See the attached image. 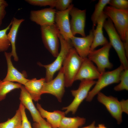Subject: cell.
Wrapping results in <instances>:
<instances>
[{
    "instance_id": "cell-1",
    "label": "cell",
    "mask_w": 128,
    "mask_h": 128,
    "mask_svg": "<svg viewBox=\"0 0 128 128\" xmlns=\"http://www.w3.org/2000/svg\"><path fill=\"white\" fill-rule=\"evenodd\" d=\"M83 58L78 54L73 47L66 58L62 67L64 71L65 87H71L75 81Z\"/></svg>"
},
{
    "instance_id": "cell-2",
    "label": "cell",
    "mask_w": 128,
    "mask_h": 128,
    "mask_svg": "<svg viewBox=\"0 0 128 128\" xmlns=\"http://www.w3.org/2000/svg\"><path fill=\"white\" fill-rule=\"evenodd\" d=\"M104 12L114 24L124 42L128 35V9H119L110 5L105 7Z\"/></svg>"
},
{
    "instance_id": "cell-3",
    "label": "cell",
    "mask_w": 128,
    "mask_h": 128,
    "mask_svg": "<svg viewBox=\"0 0 128 128\" xmlns=\"http://www.w3.org/2000/svg\"><path fill=\"white\" fill-rule=\"evenodd\" d=\"M60 44V49L55 60L51 64H43L40 62L38 64L44 67L46 69V75L45 78V82H49L53 79L54 74L62 67L63 63L71 49L73 47L70 41L65 40L60 34L59 37Z\"/></svg>"
},
{
    "instance_id": "cell-4",
    "label": "cell",
    "mask_w": 128,
    "mask_h": 128,
    "mask_svg": "<svg viewBox=\"0 0 128 128\" xmlns=\"http://www.w3.org/2000/svg\"><path fill=\"white\" fill-rule=\"evenodd\" d=\"M108 36L110 42L116 52L119 60L124 69H128V62L123 42L115 28L112 22L108 17L103 25Z\"/></svg>"
},
{
    "instance_id": "cell-5",
    "label": "cell",
    "mask_w": 128,
    "mask_h": 128,
    "mask_svg": "<svg viewBox=\"0 0 128 128\" xmlns=\"http://www.w3.org/2000/svg\"><path fill=\"white\" fill-rule=\"evenodd\" d=\"M124 69L123 67L121 64L114 70L105 71L101 74L94 87L89 92L86 101H91L94 97L104 88L110 84L119 83L121 74Z\"/></svg>"
},
{
    "instance_id": "cell-6",
    "label": "cell",
    "mask_w": 128,
    "mask_h": 128,
    "mask_svg": "<svg viewBox=\"0 0 128 128\" xmlns=\"http://www.w3.org/2000/svg\"><path fill=\"white\" fill-rule=\"evenodd\" d=\"M42 40L48 51L56 57L59 52L60 34L55 23L40 26Z\"/></svg>"
},
{
    "instance_id": "cell-7",
    "label": "cell",
    "mask_w": 128,
    "mask_h": 128,
    "mask_svg": "<svg viewBox=\"0 0 128 128\" xmlns=\"http://www.w3.org/2000/svg\"><path fill=\"white\" fill-rule=\"evenodd\" d=\"M96 82L94 80H83L81 81L77 89L71 91V94L74 98L69 105L62 108L63 110H65V114L70 112L73 114L75 113L80 105L86 98L90 89Z\"/></svg>"
},
{
    "instance_id": "cell-8",
    "label": "cell",
    "mask_w": 128,
    "mask_h": 128,
    "mask_svg": "<svg viewBox=\"0 0 128 128\" xmlns=\"http://www.w3.org/2000/svg\"><path fill=\"white\" fill-rule=\"evenodd\" d=\"M112 46L109 42L98 50L90 51L88 58L96 64L101 74L105 72V69H111L113 65L110 61L109 52Z\"/></svg>"
},
{
    "instance_id": "cell-9",
    "label": "cell",
    "mask_w": 128,
    "mask_h": 128,
    "mask_svg": "<svg viewBox=\"0 0 128 128\" xmlns=\"http://www.w3.org/2000/svg\"><path fill=\"white\" fill-rule=\"evenodd\" d=\"M64 78L63 68L59 70L57 76L54 79L44 83L41 94H49L55 96L61 102L65 91Z\"/></svg>"
},
{
    "instance_id": "cell-10",
    "label": "cell",
    "mask_w": 128,
    "mask_h": 128,
    "mask_svg": "<svg viewBox=\"0 0 128 128\" xmlns=\"http://www.w3.org/2000/svg\"><path fill=\"white\" fill-rule=\"evenodd\" d=\"M98 101L104 105L112 116L120 124L122 122V111L120 101L116 97L107 96L100 92L97 94Z\"/></svg>"
},
{
    "instance_id": "cell-11",
    "label": "cell",
    "mask_w": 128,
    "mask_h": 128,
    "mask_svg": "<svg viewBox=\"0 0 128 128\" xmlns=\"http://www.w3.org/2000/svg\"><path fill=\"white\" fill-rule=\"evenodd\" d=\"M74 6L72 4L67 9L64 11L57 10L55 16V23L60 34L65 40L69 41L73 36L71 30L69 19V11Z\"/></svg>"
},
{
    "instance_id": "cell-12",
    "label": "cell",
    "mask_w": 128,
    "mask_h": 128,
    "mask_svg": "<svg viewBox=\"0 0 128 128\" xmlns=\"http://www.w3.org/2000/svg\"><path fill=\"white\" fill-rule=\"evenodd\" d=\"M71 18L70 22L71 30L74 36L77 34L82 37L86 36L85 32L86 10H81L74 6L69 12Z\"/></svg>"
},
{
    "instance_id": "cell-13",
    "label": "cell",
    "mask_w": 128,
    "mask_h": 128,
    "mask_svg": "<svg viewBox=\"0 0 128 128\" xmlns=\"http://www.w3.org/2000/svg\"><path fill=\"white\" fill-rule=\"evenodd\" d=\"M93 28L91 30L89 34L85 37L73 36L70 39L71 44L79 55L82 58L87 57L93 43Z\"/></svg>"
},
{
    "instance_id": "cell-14",
    "label": "cell",
    "mask_w": 128,
    "mask_h": 128,
    "mask_svg": "<svg viewBox=\"0 0 128 128\" xmlns=\"http://www.w3.org/2000/svg\"><path fill=\"white\" fill-rule=\"evenodd\" d=\"M56 11L54 8L50 7L32 10L30 13V19L40 26L53 24Z\"/></svg>"
},
{
    "instance_id": "cell-15",
    "label": "cell",
    "mask_w": 128,
    "mask_h": 128,
    "mask_svg": "<svg viewBox=\"0 0 128 128\" xmlns=\"http://www.w3.org/2000/svg\"><path fill=\"white\" fill-rule=\"evenodd\" d=\"M101 74L97 67L87 57L83 58L75 81L84 79L94 80L98 79Z\"/></svg>"
},
{
    "instance_id": "cell-16",
    "label": "cell",
    "mask_w": 128,
    "mask_h": 128,
    "mask_svg": "<svg viewBox=\"0 0 128 128\" xmlns=\"http://www.w3.org/2000/svg\"><path fill=\"white\" fill-rule=\"evenodd\" d=\"M7 66V73L3 80L10 82H16L24 85L29 79H27L25 75L16 68L13 65L11 60L12 56L11 52H4Z\"/></svg>"
},
{
    "instance_id": "cell-17",
    "label": "cell",
    "mask_w": 128,
    "mask_h": 128,
    "mask_svg": "<svg viewBox=\"0 0 128 128\" xmlns=\"http://www.w3.org/2000/svg\"><path fill=\"white\" fill-rule=\"evenodd\" d=\"M20 89L21 91L19 98L20 103L30 112L33 121L38 123L44 119L35 107L30 95L24 86L22 85Z\"/></svg>"
},
{
    "instance_id": "cell-18",
    "label": "cell",
    "mask_w": 128,
    "mask_h": 128,
    "mask_svg": "<svg viewBox=\"0 0 128 128\" xmlns=\"http://www.w3.org/2000/svg\"><path fill=\"white\" fill-rule=\"evenodd\" d=\"M108 18L103 12L98 19L96 27L93 28L94 38L90 51L95 50L98 46H104L109 42L104 36L103 30L104 23Z\"/></svg>"
},
{
    "instance_id": "cell-19",
    "label": "cell",
    "mask_w": 128,
    "mask_h": 128,
    "mask_svg": "<svg viewBox=\"0 0 128 128\" xmlns=\"http://www.w3.org/2000/svg\"><path fill=\"white\" fill-rule=\"evenodd\" d=\"M37 108L41 117L45 118L46 121L53 128H58L62 118L66 114L64 112L57 110L50 112L44 109L40 104H37Z\"/></svg>"
},
{
    "instance_id": "cell-20",
    "label": "cell",
    "mask_w": 128,
    "mask_h": 128,
    "mask_svg": "<svg viewBox=\"0 0 128 128\" xmlns=\"http://www.w3.org/2000/svg\"><path fill=\"white\" fill-rule=\"evenodd\" d=\"M45 82V78L39 79L34 78L29 79L24 85L34 101L37 102L41 99V91Z\"/></svg>"
},
{
    "instance_id": "cell-21",
    "label": "cell",
    "mask_w": 128,
    "mask_h": 128,
    "mask_svg": "<svg viewBox=\"0 0 128 128\" xmlns=\"http://www.w3.org/2000/svg\"><path fill=\"white\" fill-rule=\"evenodd\" d=\"M24 19L22 18L18 19L14 17L11 20L12 24L9 33L7 34L8 38L11 46V52L14 60L18 61V58L16 53L15 43L17 33L19 27Z\"/></svg>"
},
{
    "instance_id": "cell-22",
    "label": "cell",
    "mask_w": 128,
    "mask_h": 128,
    "mask_svg": "<svg viewBox=\"0 0 128 128\" xmlns=\"http://www.w3.org/2000/svg\"><path fill=\"white\" fill-rule=\"evenodd\" d=\"M86 122V119L84 118L65 116L61 119L58 128H79L84 124Z\"/></svg>"
},
{
    "instance_id": "cell-23",
    "label": "cell",
    "mask_w": 128,
    "mask_h": 128,
    "mask_svg": "<svg viewBox=\"0 0 128 128\" xmlns=\"http://www.w3.org/2000/svg\"><path fill=\"white\" fill-rule=\"evenodd\" d=\"M22 85L18 83L0 79V101L5 99L8 93L14 89L20 88Z\"/></svg>"
},
{
    "instance_id": "cell-24",
    "label": "cell",
    "mask_w": 128,
    "mask_h": 128,
    "mask_svg": "<svg viewBox=\"0 0 128 128\" xmlns=\"http://www.w3.org/2000/svg\"><path fill=\"white\" fill-rule=\"evenodd\" d=\"M22 117L19 108L12 118L5 122L0 123V128H21Z\"/></svg>"
},
{
    "instance_id": "cell-25",
    "label": "cell",
    "mask_w": 128,
    "mask_h": 128,
    "mask_svg": "<svg viewBox=\"0 0 128 128\" xmlns=\"http://www.w3.org/2000/svg\"><path fill=\"white\" fill-rule=\"evenodd\" d=\"M110 0H99L95 5L94 11L92 14L91 20L93 25V28L96 26L97 20L104 12L105 7L108 4Z\"/></svg>"
},
{
    "instance_id": "cell-26",
    "label": "cell",
    "mask_w": 128,
    "mask_h": 128,
    "mask_svg": "<svg viewBox=\"0 0 128 128\" xmlns=\"http://www.w3.org/2000/svg\"><path fill=\"white\" fill-rule=\"evenodd\" d=\"M12 24L11 21L6 28L0 30V52H6L11 46L8 38L7 33L10 29Z\"/></svg>"
},
{
    "instance_id": "cell-27",
    "label": "cell",
    "mask_w": 128,
    "mask_h": 128,
    "mask_svg": "<svg viewBox=\"0 0 128 128\" xmlns=\"http://www.w3.org/2000/svg\"><path fill=\"white\" fill-rule=\"evenodd\" d=\"M120 83L115 86L114 90L119 91L123 90H128V69H124L120 75Z\"/></svg>"
},
{
    "instance_id": "cell-28",
    "label": "cell",
    "mask_w": 128,
    "mask_h": 128,
    "mask_svg": "<svg viewBox=\"0 0 128 128\" xmlns=\"http://www.w3.org/2000/svg\"><path fill=\"white\" fill-rule=\"evenodd\" d=\"M25 1L33 6L40 7L49 6L50 8H54L56 0H26Z\"/></svg>"
},
{
    "instance_id": "cell-29",
    "label": "cell",
    "mask_w": 128,
    "mask_h": 128,
    "mask_svg": "<svg viewBox=\"0 0 128 128\" xmlns=\"http://www.w3.org/2000/svg\"><path fill=\"white\" fill-rule=\"evenodd\" d=\"M108 4L110 6L119 9H128V0H110Z\"/></svg>"
},
{
    "instance_id": "cell-30",
    "label": "cell",
    "mask_w": 128,
    "mask_h": 128,
    "mask_svg": "<svg viewBox=\"0 0 128 128\" xmlns=\"http://www.w3.org/2000/svg\"><path fill=\"white\" fill-rule=\"evenodd\" d=\"M19 108L20 110L22 117L21 128H32L27 116L25 111V108L20 103Z\"/></svg>"
},
{
    "instance_id": "cell-31",
    "label": "cell",
    "mask_w": 128,
    "mask_h": 128,
    "mask_svg": "<svg viewBox=\"0 0 128 128\" xmlns=\"http://www.w3.org/2000/svg\"><path fill=\"white\" fill-rule=\"evenodd\" d=\"M72 1V0H56L55 8L58 11H64L70 7Z\"/></svg>"
},
{
    "instance_id": "cell-32",
    "label": "cell",
    "mask_w": 128,
    "mask_h": 128,
    "mask_svg": "<svg viewBox=\"0 0 128 128\" xmlns=\"http://www.w3.org/2000/svg\"><path fill=\"white\" fill-rule=\"evenodd\" d=\"M8 5L6 1L5 0H0V27L2 24L3 20L6 14L5 9Z\"/></svg>"
},
{
    "instance_id": "cell-33",
    "label": "cell",
    "mask_w": 128,
    "mask_h": 128,
    "mask_svg": "<svg viewBox=\"0 0 128 128\" xmlns=\"http://www.w3.org/2000/svg\"><path fill=\"white\" fill-rule=\"evenodd\" d=\"M33 128H53L45 119L38 123L35 122L32 124Z\"/></svg>"
},
{
    "instance_id": "cell-34",
    "label": "cell",
    "mask_w": 128,
    "mask_h": 128,
    "mask_svg": "<svg viewBox=\"0 0 128 128\" xmlns=\"http://www.w3.org/2000/svg\"><path fill=\"white\" fill-rule=\"evenodd\" d=\"M122 110L123 112L128 113V100H123L120 101Z\"/></svg>"
},
{
    "instance_id": "cell-35",
    "label": "cell",
    "mask_w": 128,
    "mask_h": 128,
    "mask_svg": "<svg viewBox=\"0 0 128 128\" xmlns=\"http://www.w3.org/2000/svg\"><path fill=\"white\" fill-rule=\"evenodd\" d=\"M95 122L93 121L91 124L87 126L79 128H96Z\"/></svg>"
},
{
    "instance_id": "cell-36",
    "label": "cell",
    "mask_w": 128,
    "mask_h": 128,
    "mask_svg": "<svg viewBox=\"0 0 128 128\" xmlns=\"http://www.w3.org/2000/svg\"><path fill=\"white\" fill-rule=\"evenodd\" d=\"M96 128H107L105 126V125L102 124H98V126L96 127Z\"/></svg>"
}]
</instances>
